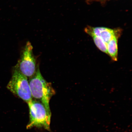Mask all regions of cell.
I'll return each mask as SVG.
<instances>
[{
    "instance_id": "cell-1",
    "label": "cell",
    "mask_w": 132,
    "mask_h": 132,
    "mask_svg": "<svg viewBox=\"0 0 132 132\" xmlns=\"http://www.w3.org/2000/svg\"><path fill=\"white\" fill-rule=\"evenodd\" d=\"M35 73L30 78L29 82L33 99L38 101L50 108V101L55 92L52 84L46 81L40 73L38 67Z\"/></svg>"
},
{
    "instance_id": "cell-2",
    "label": "cell",
    "mask_w": 132,
    "mask_h": 132,
    "mask_svg": "<svg viewBox=\"0 0 132 132\" xmlns=\"http://www.w3.org/2000/svg\"><path fill=\"white\" fill-rule=\"evenodd\" d=\"M29 109V121L26 128H43L50 130L51 117L50 110H48L43 104L32 99L27 103Z\"/></svg>"
},
{
    "instance_id": "cell-3",
    "label": "cell",
    "mask_w": 132,
    "mask_h": 132,
    "mask_svg": "<svg viewBox=\"0 0 132 132\" xmlns=\"http://www.w3.org/2000/svg\"><path fill=\"white\" fill-rule=\"evenodd\" d=\"M7 88L14 94L27 103L32 99L27 77L15 67Z\"/></svg>"
},
{
    "instance_id": "cell-4",
    "label": "cell",
    "mask_w": 132,
    "mask_h": 132,
    "mask_svg": "<svg viewBox=\"0 0 132 132\" xmlns=\"http://www.w3.org/2000/svg\"><path fill=\"white\" fill-rule=\"evenodd\" d=\"M33 49L31 43L28 41L21 52L20 59L14 67L27 78L32 77L37 69Z\"/></svg>"
},
{
    "instance_id": "cell-5",
    "label": "cell",
    "mask_w": 132,
    "mask_h": 132,
    "mask_svg": "<svg viewBox=\"0 0 132 132\" xmlns=\"http://www.w3.org/2000/svg\"><path fill=\"white\" fill-rule=\"evenodd\" d=\"M119 30H113L105 27H93L88 26L85 28V32L93 33L100 38L107 44L113 38Z\"/></svg>"
},
{
    "instance_id": "cell-6",
    "label": "cell",
    "mask_w": 132,
    "mask_h": 132,
    "mask_svg": "<svg viewBox=\"0 0 132 132\" xmlns=\"http://www.w3.org/2000/svg\"><path fill=\"white\" fill-rule=\"evenodd\" d=\"M120 30L114 36L109 42L106 44L108 55L111 58L112 60L117 61L118 59V40L120 37Z\"/></svg>"
},
{
    "instance_id": "cell-7",
    "label": "cell",
    "mask_w": 132,
    "mask_h": 132,
    "mask_svg": "<svg viewBox=\"0 0 132 132\" xmlns=\"http://www.w3.org/2000/svg\"><path fill=\"white\" fill-rule=\"evenodd\" d=\"M91 37L94 42L95 43L99 49L107 54V52L106 44L100 37H97L93 33L89 32H86Z\"/></svg>"
},
{
    "instance_id": "cell-8",
    "label": "cell",
    "mask_w": 132,
    "mask_h": 132,
    "mask_svg": "<svg viewBox=\"0 0 132 132\" xmlns=\"http://www.w3.org/2000/svg\"><path fill=\"white\" fill-rule=\"evenodd\" d=\"M106 0H87V2L88 3H90L94 1L100 2H105Z\"/></svg>"
}]
</instances>
